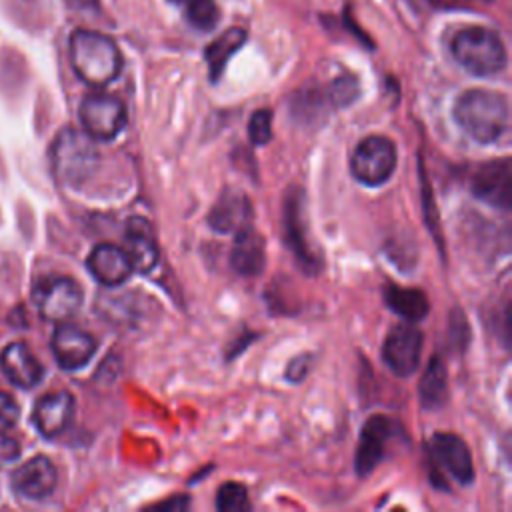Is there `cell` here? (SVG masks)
<instances>
[{
    "instance_id": "ba28073f",
    "label": "cell",
    "mask_w": 512,
    "mask_h": 512,
    "mask_svg": "<svg viewBox=\"0 0 512 512\" xmlns=\"http://www.w3.org/2000/svg\"><path fill=\"white\" fill-rule=\"evenodd\" d=\"M82 288L70 276H46L34 288V302L44 320L66 322L82 306Z\"/></svg>"
},
{
    "instance_id": "603a6c76",
    "label": "cell",
    "mask_w": 512,
    "mask_h": 512,
    "mask_svg": "<svg viewBox=\"0 0 512 512\" xmlns=\"http://www.w3.org/2000/svg\"><path fill=\"white\" fill-rule=\"evenodd\" d=\"M418 396L424 408L436 410L442 408L448 400V378H446V366L440 360V356H432L428 362V368L424 370L418 386Z\"/></svg>"
},
{
    "instance_id": "44dd1931",
    "label": "cell",
    "mask_w": 512,
    "mask_h": 512,
    "mask_svg": "<svg viewBox=\"0 0 512 512\" xmlns=\"http://www.w3.org/2000/svg\"><path fill=\"white\" fill-rule=\"evenodd\" d=\"M384 300L394 314H398L408 322H418L426 318L430 312L428 296L418 288H404V286L390 284L388 288H384Z\"/></svg>"
},
{
    "instance_id": "5b68a950",
    "label": "cell",
    "mask_w": 512,
    "mask_h": 512,
    "mask_svg": "<svg viewBox=\"0 0 512 512\" xmlns=\"http://www.w3.org/2000/svg\"><path fill=\"white\" fill-rule=\"evenodd\" d=\"M396 168V146L386 136H368L358 142L350 158L352 176L366 186L384 184Z\"/></svg>"
},
{
    "instance_id": "f546056e",
    "label": "cell",
    "mask_w": 512,
    "mask_h": 512,
    "mask_svg": "<svg viewBox=\"0 0 512 512\" xmlns=\"http://www.w3.org/2000/svg\"><path fill=\"white\" fill-rule=\"evenodd\" d=\"M18 444L12 438H6L4 434H0V460L2 462H10L18 456Z\"/></svg>"
},
{
    "instance_id": "f1b7e54d",
    "label": "cell",
    "mask_w": 512,
    "mask_h": 512,
    "mask_svg": "<svg viewBox=\"0 0 512 512\" xmlns=\"http://www.w3.org/2000/svg\"><path fill=\"white\" fill-rule=\"evenodd\" d=\"M310 362H312V356H308V354L296 356L294 360H290V364L286 368V378H290L292 382H300L308 374Z\"/></svg>"
},
{
    "instance_id": "d6a6232c",
    "label": "cell",
    "mask_w": 512,
    "mask_h": 512,
    "mask_svg": "<svg viewBox=\"0 0 512 512\" xmlns=\"http://www.w3.org/2000/svg\"><path fill=\"white\" fill-rule=\"evenodd\" d=\"M176 2H178V0H176Z\"/></svg>"
},
{
    "instance_id": "d6986e66",
    "label": "cell",
    "mask_w": 512,
    "mask_h": 512,
    "mask_svg": "<svg viewBox=\"0 0 512 512\" xmlns=\"http://www.w3.org/2000/svg\"><path fill=\"white\" fill-rule=\"evenodd\" d=\"M126 252L134 270L150 272L158 264V246L154 238V230L148 220L142 216H132L126 222Z\"/></svg>"
},
{
    "instance_id": "d4e9b609",
    "label": "cell",
    "mask_w": 512,
    "mask_h": 512,
    "mask_svg": "<svg viewBox=\"0 0 512 512\" xmlns=\"http://www.w3.org/2000/svg\"><path fill=\"white\" fill-rule=\"evenodd\" d=\"M248 504V492L238 482H226L218 488L216 494V508L222 512H240L246 510Z\"/></svg>"
},
{
    "instance_id": "cb8c5ba5",
    "label": "cell",
    "mask_w": 512,
    "mask_h": 512,
    "mask_svg": "<svg viewBox=\"0 0 512 512\" xmlns=\"http://www.w3.org/2000/svg\"><path fill=\"white\" fill-rule=\"evenodd\" d=\"M186 20L202 32L212 30L220 20V10L214 0H186Z\"/></svg>"
},
{
    "instance_id": "5bb4252c",
    "label": "cell",
    "mask_w": 512,
    "mask_h": 512,
    "mask_svg": "<svg viewBox=\"0 0 512 512\" xmlns=\"http://www.w3.org/2000/svg\"><path fill=\"white\" fill-rule=\"evenodd\" d=\"M12 486L18 496L44 500L56 488V468L50 458L34 456L12 474Z\"/></svg>"
},
{
    "instance_id": "4316f807",
    "label": "cell",
    "mask_w": 512,
    "mask_h": 512,
    "mask_svg": "<svg viewBox=\"0 0 512 512\" xmlns=\"http://www.w3.org/2000/svg\"><path fill=\"white\" fill-rule=\"evenodd\" d=\"M330 96L338 106H346L350 104L356 96H358V82L354 76H342L338 78L332 88H330Z\"/></svg>"
},
{
    "instance_id": "277c9868",
    "label": "cell",
    "mask_w": 512,
    "mask_h": 512,
    "mask_svg": "<svg viewBox=\"0 0 512 512\" xmlns=\"http://www.w3.org/2000/svg\"><path fill=\"white\" fill-rule=\"evenodd\" d=\"M452 54L474 76H492L506 66V48L500 36L484 26H468L452 40Z\"/></svg>"
},
{
    "instance_id": "9c48e42d",
    "label": "cell",
    "mask_w": 512,
    "mask_h": 512,
    "mask_svg": "<svg viewBox=\"0 0 512 512\" xmlns=\"http://www.w3.org/2000/svg\"><path fill=\"white\" fill-rule=\"evenodd\" d=\"M422 332L412 324L394 326L382 346V358L396 376H410L420 364Z\"/></svg>"
},
{
    "instance_id": "484cf974",
    "label": "cell",
    "mask_w": 512,
    "mask_h": 512,
    "mask_svg": "<svg viewBox=\"0 0 512 512\" xmlns=\"http://www.w3.org/2000/svg\"><path fill=\"white\" fill-rule=\"evenodd\" d=\"M248 136L254 146H264L272 138V112L268 108L256 110L248 124Z\"/></svg>"
},
{
    "instance_id": "ffe728a7",
    "label": "cell",
    "mask_w": 512,
    "mask_h": 512,
    "mask_svg": "<svg viewBox=\"0 0 512 512\" xmlns=\"http://www.w3.org/2000/svg\"><path fill=\"white\" fill-rule=\"evenodd\" d=\"M230 266L240 276H258L264 270L266 266L264 238L252 226H246L236 232V238L230 250Z\"/></svg>"
},
{
    "instance_id": "8fae6325",
    "label": "cell",
    "mask_w": 512,
    "mask_h": 512,
    "mask_svg": "<svg viewBox=\"0 0 512 512\" xmlns=\"http://www.w3.org/2000/svg\"><path fill=\"white\" fill-rule=\"evenodd\" d=\"M52 352L60 368L78 370L94 356L96 340L90 332L64 322L52 334Z\"/></svg>"
},
{
    "instance_id": "8992f818",
    "label": "cell",
    "mask_w": 512,
    "mask_h": 512,
    "mask_svg": "<svg viewBox=\"0 0 512 512\" xmlns=\"http://www.w3.org/2000/svg\"><path fill=\"white\" fill-rule=\"evenodd\" d=\"M282 222L286 244L294 252L298 264L308 274H316L322 266V258L308 234V224L304 218V194L300 188H290L286 192Z\"/></svg>"
},
{
    "instance_id": "4dcf8cb0",
    "label": "cell",
    "mask_w": 512,
    "mask_h": 512,
    "mask_svg": "<svg viewBox=\"0 0 512 512\" xmlns=\"http://www.w3.org/2000/svg\"><path fill=\"white\" fill-rule=\"evenodd\" d=\"M156 508L158 510H166V508H170V510H184V508H188V498L186 496H176V498H172V500H168L164 504H158Z\"/></svg>"
},
{
    "instance_id": "7402d4cb",
    "label": "cell",
    "mask_w": 512,
    "mask_h": 512,
    "mask_svg": "<svg viewBox=\"0 0 512 512\" xmlns=\"http://www.w3.org/2000/svg\"><path fill=\"white\" fill-rule=\"evenodd\" d=\"M246 42V32L238 26L228 28L226 32H222L214 42H210L204 50V58L208 64V74L212 82H218V78L222 76L228 60L234 56L236 50L242 48V44Z\"/></svg>"
},
{
    "instance_id": "83f0119b",
    "label": "cell",
    "mask_w": 512,
    "mask_h": 512,
    "mask_svg": "<svg viewBox=\"0 0 512 512\" xmlns=\"http://www.w3.org/2000/svg\"><path fill=\"white\" fill-rule=\"evenodd\" d=\"M18 416H20V408L16 400L10 394L0 392V434L10 430L18 422Z\"/></svg>"
},
{
    "instance_id": "9a60e30c",
    "label": "cell",
    "mask_w": 512,
    "mask_h": 512,
    "mask_svg": "<svg viewBox=\"0 0 512 512\" xmlns=\"http://www.w3.org/2000/svg\"><path fill=\"white\" fill-rule=\"evenodd\" d=\"M86 266L90 274L104 286H120L134 272L128 252L116 244L94 246L86 260Z\"/></svg>"
},
{
    "instance_id": "7c38bea8",
    "label": "cell",
    "mask_w": 512,
    "mask_h": 512,
    "mask_svg": "<svg viewBox=\"0 0 512 512\" xmlns=\"http://www.w3.org/2000/svg\"><path fill=\"white\" fill-rule=\"evenodd\" d=\"M428 452L460 484H470L474 480L472 456L460 436L450 432H436L428 440Z\"/></svg>"
},
{
    "instance_id": "1f68e13d",
    "label": "cell",
    "mask_w": 512,
    "mask_h": 512,
    "mask_svg": "<svg viewBox=\"0 0 512 512\" xmlns=\"http://www.w3.org/2000/svg\"><path fill=\"white\" fill-rule=\"evenodd\" d=\"M66 4L76 10H84V8H92L96 4V0H66Z\"/></svg>"
},
{
    "instance_id": "ac0fdd59",
    "label": "cell",
    "mask_w": 512,
    "mask_h": 512,
    "mask_svg": "<svg viewBox=\"0 0 512 512\" xmlns=\"http://www.w3.org/2000/svg\"><path fill=\"white\" fill-rule=\"evenodd\" d=\"M252 222V204L250 200L236 190H226L220 194L218 202L208 214V224L214 232L228 234L238 232Z\"/></svg>"
},
{
    "instance_id": "4fadbf2b",
    "label": "cell",
    "mask_w": 512,
    "mask_h": 512,
    "mask_svg": "<svg viewBox=\"0 0 512 512\" xmlns=\"http://www.w3.org/2000/svg\"><path fill=\"white\" fill-rule=\"evenodd\" d=\"M74 396L66 390L44 394L32 412L34 426L44 438H56L72 424Z\"/></svg>"
},
{
    "instance_id": "e0dca14e",
    "label": "cell",
    "mask_w": 512,
    "mask_h": 512,
    "mask_svg": "<svg viewBox=\"0 0 512 512\" xmlns=\"http://www.w3.org/2000/svg\"><path fill=\"white\" fill-rule=\"evenodd\" d=\"M0 366L4 376L16 388H34L44 376L40 360L24 342L8 344L0 354Z\"/></svg>"
},
{
    "instance_id": "3957f363",
    "label": "cell",
    "mask_w": 512,
    "mask_h": 512,
    "mask_svg": "<svg viewBox=\"0 0 512 512\" xmlns=\"http://www.w3.org/2000/svg\"><path fill=\"white\" fill-rule=\"evenodd\" d=\"M98 166V150L86 132L64 128L52 144V170L60 184L78 188Z\"/></svg>"
},
{
    "instance_id": "30bf717a",
    "label": "cell",
    "mask_w": 512,
    "mask_h": 512,
    "mask_svg": "<svg viewBox=\"0 0 512 512\" xmlns=\"http://www.w3.org/2000/svg\"><path fill=\"white\" fill-rule=\"evenodd\" d=\"M512 180V170H510V160L500 158V160H490L482 164L474 176H472V194L482 200L484 204L500 210L510 208V186Z\"/></svg>"
},
{
    "instance_id": "2e32d148",
    "label": "cell",
    "mask_w": 512,
    "mask_h": 512,
    "mask_svg": "<svg viewBox=\"0 0 512 512\" xmlns=\"http://www.w3.org/2000/svg\"><path fill=\"white\" fill-rule=\"evenodd\" d=\"M396 432V426L382 414H374L366 420L360 434V444L356 452V472L358 476L370 474L378 462L384 458L386 440Z\"/></svg>"
},
{
    "instance_id": "7a4b0ae2",
    "label": "cell",
    "mask_w": 512,
    "mask_h": 512,
    "mask_svg": "<svg viewBox=\"0 0 512 512\" xmlns=\"http://www.w3.org/2000/svg\"><path fill=\"white\" fill-rule=\"evenodd\" d=\"M70 62L84 84L102 88L120 74L122 54L110 36L78 28L70 36Z\"/></svg>"
},
{
    "instance_id": "52a82bcc",
    "label": "cell",
    "mask_w": 512,
    "mask_h": 512,
    "mask_svg": "<svg viewBox=\"0 0 512 512\" xmlns=\"http://www.w3.org/2000/svg\"><path fill=\"white\" fill-rule=\"evenodd\" d=\"M78 118L92 140H114L126 124V106L112 94H90L80 102Z\"/></svg>"
},
{
    "instance_id": "6da1fadb",
    "label": "cell",
    "mask_w": 512,
    "mask_h": 512,
    "mask_svg": "<svg viewBox=\"0 0 512 512\" xmlns=\"http://www.w3.org/2000/svg\"><path fill=\"white\" fill-rule=\"evenodd\" d=\"M454 120L476 142H496L508 130V100L504 94L486 88L466 90L454 104Z\"/></svg>"
}]
</instances>
